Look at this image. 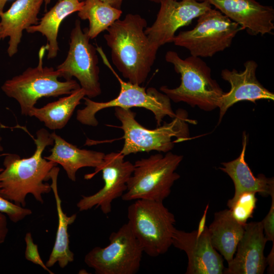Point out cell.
Listing matches in <instances>:
<instances>
[{
    "instance_id": "13",
    "label": "cell",
    "mask_w": 274,
    "mask_h": 274,
    "mask_svg": "<svg viewBox=\"0 0 274 274\" xmlns=\"http://www.w3.org/2000/svg\"><path fill=\"white\" fill-rule=\"evenodd\" d=\"M156 18L145 32L152 45L158 49L161 46L173 43L176 31L187 26L192 20L212 8L207 1L162 0Z\"/></svg>"
},
{
    "instance_id": "4",
    "label": "cell",
    "mask_w": 274,
    "mask_h": 274,
    "mask_svg": "<svg viewBox=\"0 0 274 274\" xmlns=\"http://www.w3.org/2000/svg\"><path fill=\"white\" fill-rule=\"evenodd\" d=\"M176 115L169 123L155 129L144 127L135 119V113L130 109L115 108V115L121 123L120 127L123 132L122 139L124 143L120 153L124 156L139 152L157 151L166 153L174 147L172 138L176 137V142L189 139L188 123L194 124L195 121L188 118L183 109H178Z\"/></svg>"
},
{
    "instance_id": "24",
    "label": "cell",
    "mask_w": 274,
    "mask_h": 274,
    "mask_svg": "<svg viewBox=\"0 0 274 274\" xmlns=\"http://www.w3.org/2000/svg\"><path fill=\"white\" fill-rule=\"evenodd\" d=\"M85 96V91L80 87L42 108L35 107L28 116L37 118L50 129H61L66 125L75 109Z\"/></svg>"
},
{
    "instance_id": "3",
    "label": "cell",
    "mask_w": 274,
    "mask_h": 274,
    "mask_svg": "<svg viewBox=\"0 0 274 274\" xmlns=\"http://www.w3.org/2000/svg\"><path fill=\"white\" fill-rule=\"evenodd\" d=\"M165 59L180 75L181 83L175 88L162 86L160 88L162 92L174 102H184L206 111L218 108L224 92L212 78L211 69L205 61L192 55L183 59L172 50L166 53Z\"/></svg>"
},
{
    "instance_id": "12",
    "label": "cell",
    "mask_w": 274,
    "mask_h": 274,
    "mask_svg": "<svg viewBox=\"0 0 274 274\" xmlns=\"http://www.w3.org/2000/svg\"><path fill=\"white\" fill-rule=\"evenodd\" d=\"M124 156L120 152L105 154L102 162L95 168L94 172L84 176L85 179H90L101 171L104 185L95 194L81 195V199L77 203L79 211H87L95 207L99 208L105 215L111 212L113 201L121 197L126 191L127 182L134 169V164L125 161Z\"/></svg>"
},
{
    "instance_id": "33",
    "label": "cell",
    "mask_w": 274,
    "mask_h": 274,
    "mask_svg": "<svg viewBox=\"0 0 274 274\" xmlns=\"http://www.w3.org/2000/svg\"><path fill=\"white\" fill-rule=\"evenodd\" d=\"M80 1H83L84 0H80ZM104 2H105L113 7L115 8L121 9V5L123 0H101Z\"/></svg>"
},
{
    "instance_id": "36",
    "label": "cell",
    "mask_w": 274,
    "mask_h": 274,
    "mask_svg": "<svg viewBox=\"0 0 274 274\" xmlns=\"http://www.w3.org/2000/svg\"><path fill=\"white\" fill-rule=\"evenodd\" d=\"M152 2H154V3H160V2L162 1V0H149ZM198 1H204L205 0H197Z\"/></svg>"
},
{
    "instance_id": "11",
    "label": "cell",
    "mask_w": 274,
    "mask_h": 274,
    "mask_svg": "<svg viewBox=\"0 0 274 274\" xmlns=\"http://www.w3.org/2000/svg\"><path fill=\"white\" fill-rule=\"evenodd\" d=\"M87 30V28L83 30L80 21L76 20L71 32L66 57L56 70L65 80L75 77L85 96L92 98L99 95L101 89L96 49L90 43Z\"/></svg>"
},
{
    "instance_id": "16",
    "label": "cell",
    "mask_w": 274,
    "mask_h": 274,
    "mask_svg": "<svg viewBox=\"0 0 274 274\" xmlns=\"http://www.w3.org/2000/svg\"><path fill=\"white\" fill-rule=\"evenodd\" d=\"M251 36L272 34L274 9L256 0H207Z\"/></svg>"
},
{
    "instance_id": "8",
    "label": "cell",
    "mask_w": 274,
    "mask_h": 274,
    "mask_svg": "<svg viewBox=\"0 0 274 274\" xmlns=\"http://www.w3.org/2000/svg\"><path fill=\"white\" fill-rule=\"evenodd\" d=\"M183 158L182 155L169 151L165 155L158 153L136 160L122 199L163 201L170 195L173 184L180 177L175 171Z\"/></svg>"
},
{
    "instance_id": "27",
    "label": "cell",
    "mask_w": 274,
    "mask_h": 274,
    "mask_svg": "<svg viewBox=\"0 0 274 274\" xmlns=\"http://www.w3.org/2000/svg\"><path fill=\"white\" fill-rule=\"evenodd\" d=\"M0 212L7 215L10 220L15 223L32 214L31 210L13 203L1 194Z\"/></svg>"
},
{
    "instance_id": "30",
    "label": "cell",
    "mask_w": 274,
    "mask_h": 274,
    "mask_svg": "<svg viewBox=\"0 0 274 274\" xmlns=\"http://www.w3.org/2000/svg\"><path fill=\"white\" fill-rule=\"evenodd\" d=\"M8 233V222L5 214L0 212V245L4 243Z\"/></svg>"
},
{
    "instance_id": "18",
    "label": "cell",
    "mask_w": 274,
    "mask_h": 274,
    "mask_svg": "<svg viewBox=\"0 0 274 274\" xmlns=\"http://www.w3.org/2000/svg\"><path fill=\"white\" fill-rule=\"evenodd\" d=\"M243 135V148L239 156L232 161L221 163L223 166L219 167L230 177L234 185V195L227 203L229 209L244 193H257L267 196L274 192L273 178H267L261 174L256 177L247 163L245 157L248 137L245 132Z\"/></svg>"
},
{
    "instance_id": "28",
    "label": "cell",
    "mask_w": 274,
    "mask_h": 274,
    "mask_svg": "<svg viewBox=\"0 0 274 274\" xmlns=\"http://www.w3.org/2000/svg\"><path fill=\"white\" fill-rule=\"evenodd\" d=\"M24 241L26 244L25 259L33 264L40 266L50 274H54V273L46 265L41 259L38 251V245L33 243L31 232L26 233Z\"/></svg>"
},
{
    "instance_id": "39",
    "label": "cell",
    "mask_w": 274,
    "mask_h": 274,
    "mask_svg": "<svg viewBox=\"0 0 274 274\" xmlns=\"http://www.w3.org/2000/svg\"><path fill=\"white\" fill-rule=\"evenodd\" d=\"M3 168L0 167V172H1L3 170Z\"/></svg>"
},
{
    "instance_id": "26",
    "label": "cell",
    "mask_w": 274,
    "mask_h": 274,
    "mask_svg": "<svg viewBox=\"0 0 274 274\" xmlns=\"http://www.w3.org/2000/svg\"><path fill=\"white\" fill-rule=\"evenodd\" d=\"M255 194L253 192L243 193L229 209L233 218L239 223L245 225L248 219L252 217L257 201Z\"/></svg>"
},
{
    "instance_id": "17",
    "label": "cell",
    "mask_w": 274,
    "mask_h": 274,
    "mask_svg": "<svg viewBox=\"0 0 274 274\" xmlns=\"http://www.w3.org/2000/svg\"><path fill=\"white\" fill-rule=\"evenodd\" d=\"M267 242L261 221L247 223L233 257L227 262L223 273H263L267 265L264 254Z\"/></svg>"
},
{
    "instance_id": "7",
    "label": "cell",
    "mask_w": 274,
    "mask_h": 274,
    "mask_svg": "<svg viewBox=\"0 0 274 274\" xmlns=\"http://www.w3.org/2000/svg\"><path fill=\"white\" fill-rule=\"evenodd\" d=\"M128 224L143 252L157 257L172 245L175 215L163 201L136 199L127 208Z\"/></svg>"
},
{
    "instance_id": "34",
    "label": "cell",
    "mask_w": 274,
    "mask_h": 274,
    "mask_svg": "<svg viewBox=\"0 0 274 274\" xmlns=\"http://www.w3.org/2000/svg\"><path fill=\"white\" fill-rule=\"evenodd\" d=\"M9 0H0V13L4 11V7Z\"/></svg>"
},
{
    "instance_id": "32",
    "label": "cell",
    "mask_w": 274,
    "mask_h": 274,
    "mask_svg": "<svg viewBox=\"0 0 274 274\" xmlns=\"http://www.w3.org/2000/svg\"><path fill=\"white\" fill-rule=\"evenodd\" d=\"M208 205L207 206L206 210H204L203 215L201 217L198 224V229L196 230L198 233H201L204 229L206 227V216L207 213L208 209Z\"/></svg>"
},
{
    "instance_id": "35",
    "label": "cell",
    "mask_w": 274,
    "mask_h": 274,
    "mask_svg": "<svg viewBox=\"0 0 274 274\" xmlns=\"http://www.w3.org/2000/svg\"><path fill=\"white\" fill-rule=\"evenodd\" d=\"M2 39H3V33L2 26L0 22V40Z\"/></svg>"
},
{
    "instance_id": "37",
    "label": "cell",
    "mask_w": 274,
    "mask_h": 274,
    "mask_svg": "<svg viewBox=\"0 0 274 274\" xmlns=\"http://www.w3.org/2000/svg\"><path fill=\"white\" fill-rule=\"evenodd\" d=\"M2 139V137L0 135V152H2L4 150V148L1 144Z\"/></svg>"
},
{
    "instance_id": "31",
    "label": "cell",
    "mask_w": 274,
    "mask_h": 274,
    "mask_svg": "<svg viewBox=\"0 0 274 274\" xmlns=\"http://www.w3.org/2000/svg\"><path fill=\"white\" fill-rule=\"evenodd\" d=\"M266 258L267 264L268 265V272L270 273H273L274 269V243H273L270 252Z\"/></svg>"
},
{
    "instance_id": "20",
    "label": "cell",
    "mask_w": 274,
    "mask_h": 274,
    "mask_svg": "<svg viewBox=\"0 0 274 274\" xmlns=\"http://www.w3.org/2000/svg\"><path fill=\"white\" fill-rule=\"evenodd\" d=\"M54 140L51 154L45 158L60 164L65 171L68 179L76 181V174L81 168H96L102 162L105 154L103 152L81 149L67 142L55 132L51 133Z\"/></svg>"
},
{
    "instance_id": "6",
    "label": "cell",
    "mask_w": 274,
    "mask_h": 274,
    "mask_svg": "<svg viewBox=\"0 0 274 274\" xmlns=\"http://www.w3.org/2000/svg\"><path fill=\"white\" fill-rule=\"evenodd\" d=\"M96 49L100 55L104 64L118 80L120 90L116 98L108 101L97 102L84 97L83 99L85 107L77 111L76 119L80 123L86 125L96 126L98 124L95 117L96 113L102 109L111 107L125 109L139 107L147 109L154 115L157 126L161 125L165 116H168L172 118L176 116V114L171 106L170 99L166 94L153 87L146 90L145 87L141 85L124 81L112 67L101 47H97Z\"/></svg>"
},
{
    "instance_id": "25",
    "label": "cell",
    "mask_w": 274,
    "mask_h": 274,
    "mask_svg": "<svg viewBox=\"0 0 274 274\" xmlns=\"http://www.w3.org/2000/svg\"><path fill=\"white\" fill-rule=\"evenodd\" d=\"M81 9L78 12L79 17L89 22L87 35L90 39L95 38L107 29L122 14L121 9L113 7L101 0H84Z\"/></svg>"
},
{
    "instance_id": "9",
    "label": "cell",
    "mask_w": 274,
    "mask_h": 274,
    "mask_svg": "<svg viewBox=\"0 0 274 274\" xmlns=\"http://www.w3.org/2000/svg\"><path fill=\"white\" fill-rule=\"evenodd\" d=\"M197 18L192 29L180 31L173 41L175 45L186 48L193 56L211 57L223 51L244 30L216 9H210Z\"/></svg>"
},
{
    "instance_id": "19",
    "label": "cell",
    "mask_w": 274,
    "mask_h": 274,
    "mask_svg": "<svg viewBox=\"0 0 274 274\" xmlns=\"http://www.w3.org/2000/svg\"><path fill=\"white\" fill-rule=\"evenodd\" d=\"M44 0H16L6 11L0 13L3 39L9 37L7 53L18 51L24 30L39 22L38 15Z\"/></svg>"
},
{
    "instance_id": "10",
    "label": "cell",
    "mask_w": 274,
    "mask_h": 274,
    "mask_svg": "<svg viewBox=\"0 0 274 274\" xmlns=\"http://www.w3.org/2000/svg\"><path fill=\"white\" fill-rule=\"evenodd\" d=\"M109 239L107 246L95 247L86 254V264L96 274L137 273L144 252L128 223L112 232Z\"/></svg>"
},
{
    "instance_id": "38",
    "label": "cell",
    "mask_w": 274,
    "mask_h": 274,
    "mask_svg": "<svg viewBox=\"0 0 274 274\" xmlns=\"http://www.w3.org/2000/svg\"><path fill=\"white\" fill-rule=\"evenodd\" d=\"M51 0H44V3L45 4V6H46L47 5H48Z\"/></svg>"
},
{
    "instance_id": "1",
    "label": "cell",
    "mask_w": 274,
    "mask_h": 274,
    "mask_svg": "<svg viewBox=\"0 0 274 274\" xmlns=\"http://www.w3.org/2000/svg\"><path fill=\"white\" fill-rule=\"evenodd\" d=\"M34 142L36 150L32 156L21 158L14 153L5 155L4 168L0 172V194L14 203L25 207L26 197L31 194L43 204L42 195L52 191L50 179L52 168L57 164L43 157L46 147L54 144V140L48 130L41 128L36 132Z\"/></svg>"
},
{
    "instance_id": "5",
    "label": "cell",
    "mask_w": 274,
    "mask_h": 274,
    "mask_svg": "<svg viewBox=\"0 0 274 274\" xmlns=\"http://www.w3.org/2000/svg\"><path fill=\"white\" fill-rule=\"evenodd\" d=\"M48 45L42 46L39 52V62L35 67H28L21 74L6 80L1 89L9 97L19 104L21 114L28 116L37 101L42 97H58L71 94L80 88L73 79L59 80L60 73L53 67L44 66L43 59Z\"/></svg>"
},
{
    "instance_id": "22",
    "label": "cell",
    "mask_w": 274,
    "mask_h": 274,
    "mask_svg": "<svg viewBox=\"0 0 274 274\" xmlns=\"http://www.w3.org/2000/svg\"><path fill=\"white\" fill-rule=\"evenodd\" d=\"M59 172V168L56 166L52 168L50 174V179L52 181L50 185L56 202L58 227L52 252L45 264L49 268L57 262L60 268H64L74 260V254L70 249L68 227L75 221L77 214L68 216L62 210L61 200L57 188Z\"/></svg>"
},
{
    "instance_id": "23",
    "label": "cell",
    "mask_w": 274,
    "mask_h": 274,
    "mask_svg": "<svg viewBox=\"0 0 274 274\" xmlns=\"http://www.w3.org/2000/svg\"><path fill=\"white\" fill-rule=\"evenodd\" d=\"M84 4L80 0H58L36 25L26 29L28 33L40 32L45 36L48 45L47 58H55L59 50L57 38L62 22L69 15L79 12Z\"/></svg>"
},
{
    "instance_id": "15",
    "label": "cell",
    "mask_w": 274,
    "mask_h": 274,
    "mask_svg": "<svg viewBox=\"0 0 274 274\" xmlns=\"http://www.w3.org/2000/svg\"><path fill=\"white\" fill-rule=\"evenodd\" d=\"M245 69L238 72L225 68L221 71L222 78L230 85V90L224 92L220 98L218 123H220L228 109L235 103L249 101L256 104L259 99L274 100L272 92L265 88L256 77L258 64L253 60H248L244 64Z\"/></svg>"
},
{
    "instance_id": "14",
    "label": "cell",
    "mask_w": 274,
    "mask_h": 274,
    "mask_svg": "<svg viewBox=\"0 0 274 274\" xmlns=\"http://www.w3.org/2000/svg\"><path fill=\"white\" fill-rule=\"evenodd\" d=\"M172 245L187 256L186 274L223 273L222 256L213 247L207 226L200 233L196 230L186 232L176 229Z\"/></svg>"
},
{
    "instance_id": "29",
    "label": "cell",
    "mask_w": 274,
    "mask_h": 274,
    "mask_svg": "<svg viewBox=\"0 0 274 274\" xmlns=\"http://www.w3.org/2000/svg\"><path fill=\"white\" fill-rule=\"evenodd\" d=\"M270 196L271 203L270 210L262 222L263 231L267 241L274 243V192Z\"/></svg>"
},
{
    "instance_id": "21",
    "label": "cell",
    "mask_w": 274,
    "mask_h": 274,
    "mask_svg": "<svg viewBox=\"0 0 274 274\" xmlns=\"http://www.w3.org/2000/svg\"><path fill=\"white\" fill-rule=\"evenodd\" d=\"M245 225L233 218L229 209H224L215 213L214 220L208 227L213 247L227 262L233 257Z\"/></svg>"
},
{
    "instance_id": "2",
    "label": "cell",
    "mask_w": 274,
    "mask_h": 274,
    "mask_svg": "<svg viewBox=\"0 0 274 274\" xmlns=\"http://www.w3.org/2000/svg\"><path fill=\"white\" fill-rule=\"evenodd\" d=\"M147 26L145 18L129 13L114 22L104 35L113 63L128 82L139 85L146 80L158 50L145 32Z\"/></svg>"
}]
</instances>
